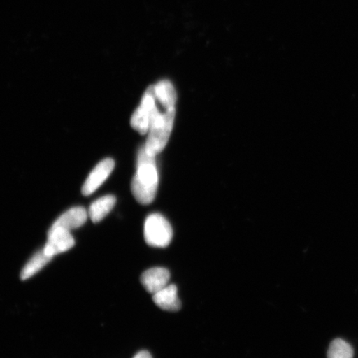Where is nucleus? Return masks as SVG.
I'll list each match as a JSON object with an SVG mask.
<instances>
[{"label": "nucleus", "mask_w": 358, "mask_h": 358, "mask_svg": "<svg viewBox=\"0 0 358 358\" xmlns=\"http://www.w3.org/2000/svg\"><path fill=\"white\" fill-rule=\"evenodd\" d=\"M169 279L170 274L167 268L155 267L143 273L141 280L148 292L155 294L166 287Z\"/></svg>", "instance_id": "obj_7"}, {"label": "nucleus", "mask_w": 358, "mask_h": 358, "mask_svg": "<svg viewBox=\"0 0 358 358\" xmlns=\"http://www.w3.org/2000/svg\"><path fill=\"white\" fill-rule=\"evenodd\" d=\"M89 215L87 210L82 207H76L69 210L52 224V227H61L67 231L77 229L84 225Z\"/></svg>", "instance_id": "obj_8"}, {"label": "nucleus", "mask_w": 358, "mask_h": 358, "mask_svg": "<svg viewBox=\"0 0 358 358\" xmlns=\"http://www.w3.org/2000/svg\"><path fill=\"white\" fill-rule=\"evenodd\" d=\"M134 358H152L150 353L147 351H141L138 352Z\"/></svg>", "instance_id": "obj_14"}, {"label": "nucleus", "mask_w": 358, "mask_h": 358, "mask_svg": "<svg viewBox=\"0 0 358 358\" xmlns=\"http://www.w3.org/2000/svg\"><path fill=\"white\" fill-rule=\"evenodd\" d=\"M146 243L153 248H166L173 238V229L166 218L159 213L150 215L144 227Z\"/></svg>", "instance_id": "obj_3"}, {"label": "nucleus", "mask_w": 358, "mask_h": 358, "mask_svg": "<svg viewBox=\"0 0 358 358\" xmlns=\"http://www.w3.org/2000/svg\"><path fill=\"white\" fill-rule=\"evenodd\" d=\"M153 301L156 306L163 310L176 312L181 308V302L178 296L176 285H168L166 287L153 294Z\"/></svg>", "instance_id": "obj_9"}, {"label": "nucleus", "mask_w": 358, "mask_h": 358, "mask_svg": "<svg viewBox=\"0 0 358 358\" xmlns=\"http://www.w3.org/2000/svg\"><path fill=\"white\" fill-rule=\"evenodd\" d=\"M52 258L48 257L44 252L43 248L39 250L34 256L29 259V262L26 264V266L22 268L21 272V279L26 280L37 273L42 270V268L52 261Z\"/></svg>", "instance_id": "obj_12"}, {"label": "nucleus", "mask_w": 358, "mask_h": 358, "mask_svg": "<svg viewBox=\"0 0 358 358\" xmlns=\"http://www.w3.org/2000/svg\"><path fill=\"white\" fill-rule=\"evenodd\" d=\"M327 357L328 358H353V349L350 344L344 340L337 338L331 343Z\"/></svg>", "instance_id": "obj_13"}, {"label": "nucleus", "mask_w": 358, "mask_h": 358, "mask_svg": "<svg viewBox=\"0 0 358 358\" xmlns=\"http://www.w3.org/2000/svg\"><path fill=\"white\" fill-rule=\"evenodd\" d=\"M136 176L131 182L132 194L142 205L153 203L159 187V173L155 156L148 154L145 148L138 152Z\"/></svg>", "instance_id": "obj_1"}, {"label": "nucleus", "mask_w": 358, "mask_h": 358, "mask_svg": "<svg viewBox=\"0 0 358 358\" xmlns=\"http://www.w3.org/2000/svg\"><path fill=\"white\" fill-rule=\"evenodd\" d=\"M157 101L164 109L176 108L177 92L173 85L168 80H163L154 86Z\"/></svg>", "instance_id": "obj_10"}, {"label": "nucleus", "mask_w": 358, "mask_h": 358, "mask_svg": "<svg viewBox=\"0 0 358 358\" xmlns=\"http://www.w3.org/2000/svg\"><path fill=\"white\" fill-rule=\"evenodd\" d=\"M176 109L170 108L161 111L159 109L154 115L150 124L145 145L148 154L156 156L167 145L176 120Z\"/></svg>", "instance_id": "obj_2"}, {"label": "nucleus", "mask_w": 358, "mask_h": 358, "mask_svg": "<svg viewBox=\"0 0 358 358\" xmlns=\"http://www.w3.org/2000/svg\"><path fill=\"white\" fill-rule=\"evenodd\" d=\"M75 240L69 231L61 227H51L48 231V241L43 248L44 252L52 258L73 248Z\"/></svg>", "instance_id": "obj_5"}, {"label": "nucleus", "mask_w": 358, "mask_h": 358, "mask_svg": "<svg viewBox=\"0 0 358 358\" xmlns=\"http://www.w3.org/2000/svg\"><path fill=\"white\" fill-rule=\"evenodd\" d=\"M158 110L154 86H150L143 96L140 106L134 112L131 120V127L142 136L148 134L152 119Z\"/></svg>", "instance_id": "obj_4"}, {"label": "nucleus", "mask_w": 358, "mask_h": 358, "mask_svg": "<svg viewBox=\"0 0 358 358\" xmlns=\"http://www.w3.org/2000/svg\"><path fill=\"white\" fill-rule=\"evenodd\" d=\"M116 203L115 196L106 195L98 199L92 203L88 215L94 223L100 222L114 208Z\"/></svg>", "instance_id": "obj_11"}, {"label": "nucleus", "mask_w": 358, "mask_h": 358, "mask_svg": "<svg viewBox=\"0 0 358 358\" xmlns=\"http://www.w3.org/2000/svg\"><path fill=\"white\" fill-rule=\"evenodd\" d=\"M115 169V161L105 159L96 165L83 186L82 192L84 196L94 194L105 182Z\"/></svg>", "instance_id": "obj_6"}]
</instances>
